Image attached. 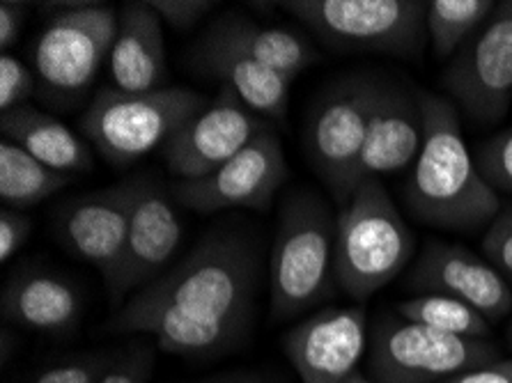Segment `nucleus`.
<instances>
[{"instance_id": "5", "label": "nucleus", "mask_w": 512, "mask_h": 383, "mask_svg": "<svg viewBox=\"0 0 512 383\" xmlns=\"http://www.w3.org/2000/svg\"><path fill=\"white\" fill-rule=\"evenodd\" d=\"M209 104L186 88L122 92L102 88L81 117L83 136L113 166H131L164 145Z\"/></svg>"}, {"instance_id": "2", "label": "nucleus", "mask_w": 512, "mask_h": 383, "mask_svg": "<svg viewBox=\"0 0 512 383\" xmlns=\"http://www.w3.org/2000/svg\"><path fill=\"white\" fill-rule=\"evenodd\" d=\"M423 147L405 184V205L421 223L448 232L490 228L503 202L469 152L453 101L421 95Z\"/></svg>"}, {"instance_id": "8", "label": "nucleus", "mask_w": 512, "mask_h": 383, "mask_svg": "<svg viewBox=\"0 0 512 383\" xmlns=\"http://www.w3.org/2000/svg\"><path fill=\"white\" fill-rule=\"evenodd\" d=\"M382 83L375 78H343L317 101L306 131L310 166L345 207L354 193V170L366 143Z\"/></svg>"}, {"instance_id": "14", "label": "nucleus", "mask_w": 512, "mask_h": 383, "mask_svg": "<svg viewBox=\"0 0 512 383\" xmlns=\"http://www.w3.org/2000/svg\"><path fill=\"white\" fill-rule=\"evenodd\" d=\"M283 347L301 383H347L359 372L368 347L366 310L315 312L285 335Z\"/></svg>"}, {"instance_id": "24", "label": "nucleus", "mask_w": 512, "mask_h": 383, "mask_svg": "<svg viewBox=\"0 0 512 383\" xmlns=\"http://www.w3.org/2000/svg\"><path fill=\"white\" fill-rule=\"evenodd\" d=\"M494 10V0H432L425 12V28L434 53L448 58L460 51Z\"/></svg>"}, {"instance_id": "13", "label": "nucleus", "mask_w": 512, "mask_h": 383, "mask_svg": "<svg viewBox=\"0 0 512 383\" xmlns=\"http://www.w3.org/2000/svg\"><path fill=\"white\" fill-rule=\"evenodd\" d=\"M131 205L134 179L65 202L53 221L62 248L102 273L106 289L115 283L122 269Z\"/></svg>"}, {"instance_id": "32", "label": "nucleus", "mask_w": 512, "mask_h": 383, "mask_svg": "<svg viewBox=\"0 0 512 383\" xmlns=\"http://www.w3.org/2000/svg\"><path fill=\"white\" fill-rule=\"evenodd\" d=\"M154 354L152 347H141L120 363L108 367L97 383H147L152 377Z\"/></svg>"}, {"instance_id": "23", "label": "nucleus", "mask_w": 512, "mask_h": 383, "mask_svg": "<svg viewBox=\"0 0 512 383\" xmlns=\"http://www.w3.org/2000/svg\"><path fill=\"white\" fill-rule=\"evenodd\" d=\"M74 182V175L44 166L23 147L0 143V198L10 209H28Z\"/></svg>"}, {"instance_id": "25", "label": "nucleus", "mask_w": 512, "mask_h": 383, "mask_svg": "<svg viewBox=\"0 0 512 383\" xmlns=\"http://www.w3.org/2000/svg\"><path fill=\"white\" fill-rule=\"evenodd\" d=\"M398 317L460 338H490V322L467 303L446 294H418L398 303Z\"/></svg>"}, {"instance_id": "28", "label": "nucleus", "mask_w": 512, "mask_h": 383, "mask_svg": "<svg viewBox=\"0 0 512 383\" xmlns=\"http://www.w3.org/2000/svg\"><path fill=\"white\" fill-rule=\"evenodd\" d=\"M485 260L512 283V207L501 209L483 237Z\"/></svg>"}, {"instance_id": "17", "label": "nucleus", "mask_w": 512, "mask_h": 383, "mask_svg": "<svg viewBox=\"0 0 512 383\" xmlns=\"http://www.w3.org/2000/svg\"><path fill=\"white\" fill-rule=\"evenodd\" d=\"M423 131L421 97L395 85H382L354 170V191L363 182H382V177L414 166L423 147Z\"/></svg>"}, {"instance_id": "10", "label": "nucleus", "mask_w": 512, "mask_h": 383, "mask_svg": "<svg viewBox=\"0 0 512 383\" xmlns=\"http://www.w3.org/2000/svg\"><path fill=\"white\" fill-rule=\"evenodd\" d=\"M455 104L471 120L490 124L508 113L512 101V0L496 10L473 35L444 74Z\"/></svg>"}, {"instance_id": "18", "label": "nucleus", "mask_w": 512, "mask_h": 383, "mask_svg": "<svg viewBox=\"0 0 512 383\" xmlns=\"http://www.w3.org/2000/svg\"><path fill=\"white\" fill-rule=\"evenodd\" d=\"M159 14L150 0L127 3L118 12V33L111 51L113 88L122 92H152L164 88L166 42Z\"/></svg>"}, {"instance_id": "22", "label": "nucleus", "mask_w": 512, "mask_h": 383, "mask_svg": "<svg viewBox=\"0 0 512 383\" xmlns=\"http://www.w3.org/2000/svg\"><path fill=\"white\" fill-rule=\"evenodd\" d=\"M209 33L226 39L232 46L242 49L290 81L320 60V53L313 49V44H308L304 37L292 33V30L265 28L244 17H235V14L216 21L209 28Z\"/></svg>"}, {"instance_id": "27", "label": "nucleus", "mask_w": 512, "mask_h": 383, "mask_svg": "<svg viewBox=\"0 0 512 383\" xmlns=\"http://www.w3.org/2000/svg\"><path fill=\"white\" fill-rule=\"evenodd\" d=\"M33 90V72L19 58L3 53L0 56V111L10 113L14 108L26 106Z\"/></svg>"}, {"instance_id": "16", "label": "nucleus", "mask_w": 512, "mask_h": 383, "mask_svg": "<svg viewBox=\"0 0 512 383\" xmlns=\"http://www.w3.org/2000/svg\"><path fill=\"white\" fill-rule=\"evenodd\" d=\"M409 285L423 294H446L478 310L487 322H499L512 308V289L506 278L471 250L428 241L409 273Z\"/></svg>"}, {"instance_id": "30", "label": "nucleus", "mask_w": 512, "mask_h": 383, "mask_svg": "<svg viewBox=\"0 0 512 383\" xmlns=\"http://www.w3.org/2000/svg\"><path fill=\"white\" fill-rule=\"evenodd\" d=\"M150 5L159 19L175 30L193 28L216 7L214 0H150Z\"/></svg>"}, {"instance_id": "36", "label": "nucleus", "mask_w": 512, "mask_h": 383, "mask_svg": "<svg viewBox=\"0 0 512 383\" xmlns=\"http://www.w3.org/2000/svg\"><path fill=\"white\" fill-rule=\"evenodd\" d=\"M508 338H510V342H512V326H510V333H508Z\"/></svg>"}, {"instance_id": "35", "label": "nucleus", "mask_w": 512, "mask_h": 383, "mask_svg": "<svg viewBox=\"0 0 512 383\" xmlns=\"http://www.w3.org/2000/svg\"><path fill=\"white\" fill-rule=\"evenodd\" d=\"M347 383H375V381H372V379H368V377H363V374H361V372H356V374H354V377H352V379H349Z\"/></svg>"}, {"instance_id": "4", "label": "nucleus", "mask_w": 512, "mask_h": 383, "mask_svg": "<svg viewBox=\"0 0 512 383\" xmlns=\"http://www.w3.org/2000/svg\"><path fill=\"white\" fill-rule=\"evenodd\" d=\"M333 216L315 193H294L285 202L271 257V301L278 319L301 315L331 294L336 280Z\"/></svg>"}, {"instance_id": "26", "label": "nucleus", "mask_w": 512, "mask_h": 383, "mask_svg": "<svg viewBox=\"0 0 512 383\" xmlns=\"http://www.w3.org/2000/svg\"><path fill=\"white\" fill-rule=\"evenodd\" d=\"M480 175L496 193L512 198V129L485 140L476 152Z\"/></svg>"}, {"instance_id": "1", "label": "nucleus", "mask_w": 512, "mask_h": 383, "mask_svg": "<svg viewBox=\"0 0 512 383\" xmlns=\"http://www.w3.org/2000/svg\"><path fill=\"white\" fill-rule=\"evenodd\" d=\"M255 255L232 234L209 237L122 306L124 324H150L173 338L219 351L251 317Z\"/></svg>"}, {"instance_id": "29", "label": "nucleus", "mask_w": 512, "mask_h": 383, "mask_svg": "<svg viewBox=\"0 0 512 383\" xmlns=\"http://www.w3.org/2000/svg\"><path fill=\"white\" fill-rule=\"evenodd\" d=\"M108 367L111 365L104 358L83 356L49 367V370L37 377L35 383H97Z\"/></svg>"}, {"instance_id": "15", "label": "nucleus", "mask_w": 512, "mask_h": 383, "mask_svg": "<svg viewBox=\"0 0 512 383\" xmlns=\"http://www.w3.org/2000/svg\"><path fill=\"white\" fill-rule=\"evenodd\" d=\"M182 241V221L168 191L147 177L134 179V205L122 269L108 287L113 303L159 278Z\"/></svg>"}, {"instance_id": "31", "label": "nucleus", "mask_w": 512, "mask_h": 383, "mask_svg": "<svg viewBox=\"0 0 512 383\" xmlns=\"http://www.w3.org/2000/svg\"><path fill=\"white\" fill-rule=\"evenodd\" d=\"M33 234V218L19 209H0V260L10 262Z\"/></svg>"}, {"instance_id": "9", "label": "nucleus", "mask_w": 512, "mask_h": 383, "mask_svg": "<svg viewBox=\"0 0 512 383\" xmlns=\"http://www.w3.org/2000/svg\"><path fill=\"white\" fill-rule=\"evenodd\" d=\"M46 23L35 44V72L44 92L76 99L111 58L118 12L111 5L72 3Z\"/></svg>"}, {"instance_id": "6", "label": "nucleus", "mask_w": 512, "mask_h": 383, "mask_svg": "<svg viewBox=\"0 0 512 383\" xmlns=\"http://www.w3.org/2000/svg\"><path fill=\"white\" fill-rule=\"evenodd\" d=\"M283 10L345 51L414 58L423 51L428 3L418 0H287Z\"/></svg>"}, {"instance_id": "21", "label": "nucleus", "mask_w": 512, "mask_h": 383, "mask_svg": "<svg viewBox=\"0 0 512 383\" xmlns=\"http://www.w3.org/2000/svg\"><path fill=\"white\" fill-rule=\"evenodd\" d=\"M3 140L19 145L44 166L67 175H79L92 168L88 145L56 117L35 106H19L0 117Z\"/></svg>"}, {"instance_id": "3", "label": "nucleus", "mask_w": 512, "mask_h": 383, "mask_svg": "<svg viewBox=\"0 0 512 383\" xmlns=\"http://www.w3.org/2000/svg\"><path fill=\"white\" fill-rule=\"evenodd\" d=\"M416 241L382 182H363L338 214L336 280L354 301L386 287L414 257Z\"/></svg>"}, {"instance_id": "19", "label": "nucleus", "mask_w": 512, "mask_h": 383, "mask_svg": "<svg viewBox=\"0 0 512 383\" xmlns=\"http://www.w3.org/2000/svg\"><path fill=\"white\" fill-rule=\"evenodd\" d=\"M81 294L56 273L26 269L3 289V317L28 331L62 335L79 324Z\"/></svg>"}, {"instance_id": "12", "label": "nucleus", "mask_w": 512, "mask_h": 383, "mask_svg": "<svg viewBox=\"0 0 512 383\" xmlns=\"http://www.w3.org/2000/svg\"><path fill=\"white\" fill-rule=\"evenodd\" d=\"M287 177L285 154L276 131L251 140L242 152L196 182L173 186V200L200 214L219 209H265Z\"/></svg>"}, {"instance_id": "20", "label": "nucleus", "mask_w": 512, "mask_h": 383, "mask_svg": "<svg viewBox=\"0 0 512 383\" xmlns=\"http://www.w3.org/2000/svg\"><path fill=\"white\" fill-rule=\"evenodd\" d=\"M198 60L209 72L223 78V85H228L239 95L248 108L267 117L271 122H283L287 113V101H290V78L274 72V69L262 65L244 53L237 46H232L219 35L209 33L203 37L198 49Z\"/></svg>"}, {"instance_id": "7", "label": "nucleus", "mask_w": 512, "mask_h": 383, "mask_svg": "<svg viewBox=\"0 0 512 383\" xmlns=\"http://www.w3.org/2000/svg\"><path fill=\"white\" fill-rule=\"evenodd\" d=\"M494 361L496 349L487 340L439 333L402 317H384L372 331L375 383H444Z\"/></svg>"}, {"instance_id": "34", "label": "nucleus", "mask_w": 512, "mask_h": 383, "mask_svg": "<svg viewBox=\"0 0 512 383\" xmlns=\"http://www.w3.org/2000/svg\"><path fill=\"white\" fill-rule=\"evenodd\" d=\"M444 383H512V358L467 370Z\"/></svg>"}, {"instance_id": "33", "label": "nucleus", "mask_w": 512, "mask_h": 383, "mask_svg": "<svg viewBox=\"0 0 512 383\" xmlns=\"http://www.w3.org/2000/svg\"><path fill=\"white\" fill-rule=\"evenodd\" d=\"M28 7V3H12V0L0 3V49H3V53L17 44L28 17Z\"/></svg>"}, {"instance_id": "11", "label": "nucleus", "mask_w": 512, "mask_h": 383, "mask_svg": "<svg viewBox=\"0 0 512 383\" xmlns=\"http://www.w3.org/2000/svg\"><path fill=\"white\" fill-rule=\"evenodd\" d=\"M269 129L267 117L248 108L228 85H221L212 104L177 129L161 154L170 173L182 182H196L212 175Z\"/></svg>"}]
</instances>
